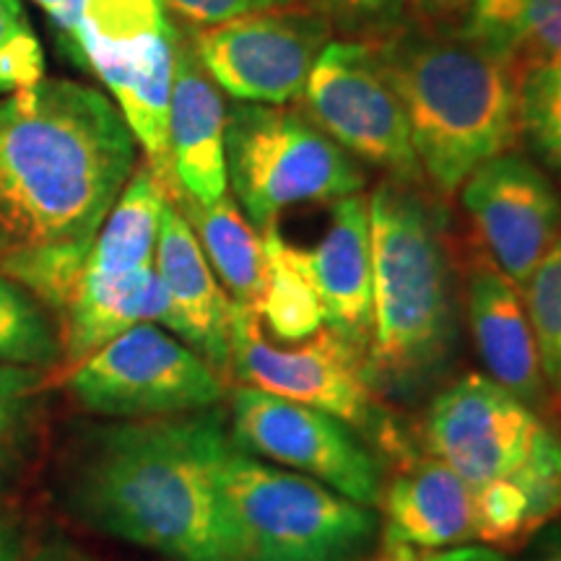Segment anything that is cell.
<instances>
[{"label": "cell", "mask_w": 561, "mask_h": 561, "mask_svg": "<svg viewBox=\"0 0 561 561\" xmlns=\"http://www.w3.org/2000/svg\"><path fill=\"white\" fill-rule=\"evenodd\" d=\"M138 144L100 89L42 79L0 100V276L62 314Z\"/></svg>", "instance_id": "6da1fadb"}, {"label": "cell", "mask_w": 561, "mask_h": 561, "mask_svg": "<svg viewBox=\"0 0 561 561\" xmlns=\"http://www.w3.org/2000/svg\"><path fill=\"white\" fill-rule=\"evenodd\" d=\"M229 447L216 405L89 426L66 460V504L89 528L170 561H240L219 486Z\"/></svg>", "instance_id": "7a4b0ae2"}, {"label": "cell", "mask_w": 561, "mask_h": 561, "mask_svg": "<svg viewBox=\"0 0 561 561\" xmlns=\"http://www.w3.org/2000/svg\"><path fill=\"white\" fill-rule=\"evenodd\" d=\"M371 328L367 375L385 401L434 396L458 351L447 214L421 182L388 178L369 195Z\"/></svg>", "instance_id": "3957f363"}, {"label": "cell", "mask_w": 561, "mask_h": 561, "mask_svg": "<svg viewBox=\"0 0 561 561\" xmlns=\"http://www.w3.org/2000/svg\"><path fill=\"white\" fill-rule=\"evenodd\" d=\"M409 117L421 172L453 195L520 133V79L460 30L413 26L375 45Z\"/></svg>", "instance_id": "277c9868"}, {"label": "cell", "mask_w": 561, "mask_h": 561, "mask_svg": "<svg viewBox=\"0 0 561 561\" xmlns=\"http://www.w3.org/2000/svg\"><path fill=\"white\" fill-rule=\"evenodd\" d=\"M229 375L284 401L307 405L351 426L377 458L403 466L416 458V437L398 421L388 401L371 388L367 346L322 325L312 339L273 346L255 310L234 305L231 314Z\"/></svg>", "instance_id": "5b68a950"}, {"label": "cell", "mask_w": 561, "mask_h": 561, "mask_svg": "<svg viewBox=\"0 0 561 561\" xmlns=\"http://www.w3.org/2000/svg\"><path fill=\"white\" fill-rule=\"evenodd\" d=\"M221 500L240 561H356L380 517L307 476L237 450L219 466Z\"/></svg>", "instance_id": "8992f818"}, {"label": "cell", "mask_w": 561, "mask_h": 561, "mask_svg": "<svg viewBox=\"0 0 561 561\" xmlns=\"http://www.w3.org/2000/svg\"><path fill=\"white\" fill-rule=\"evenodd\" d=\"M227 185L252 227L263 231L286 208L362 193L367 174L305 112L234 102L227 110Z\"/></svg>", "instance_id": "52a82bcc"}, {"label": "cell", "mask_w": 561, "mask_h": 561, "mask_svg": "<svg viewBox=\"0 0 561 561\" xmlns=\"http://www.w3.org/2000/svg\"><path fill=\"white\" fill-rule=\"evenodd\" d=\"M81 409L110 419H153L214 409L227 380L157 322L130 328L70 369Z\"/></svg>", "instance_id": "ba28073f"}, {"label": "cell", "mask_w": 561, "mask_h": 561, "mask_svg": "<svg viewBox=\"0 0 561 561\" xmlns=\"http://www.w3.org/2000/svg\"><path fill=\"white\" fill-rule=\"evenodd\" d=\"M229 426L237 450L307 476L362 507H380L385 462L343 421L237 385Z\"/></svg>", "instance_id": "9c48e42d"}, {"label": "cell", "mask_w": 561, "mask_h": 561, "mask_svg": "<svg viewBox=\"0 0 561 561\" xmlns=\"http://www.w3.org/2000/svg\"><path fill=\"white\" fill-rule=\"evenodd\" d=\"M301 96L307 117L356 161L392 180H424L401 96L371 42H328Z\"/></svg>", "instance_id": "30bf717a"}, {"label": "cell", "mask_w": 561, "mask_h": 561, "mask_svg": "<svg viewBox=\"0 0 561 561\" xmlns=\"http://www.w3.org/2000/svg\"><path fill=\"white\" fill-rule=\"evenodd\" d=\"M333 24L318 5H286L224 21L193 34V47L216 87L231 100L280 104L297 100Z\"/></svg>", "instance_id": "8fae6325"}, {"label": "cell", "mask_w": 561, "mask_h": 561, "mask_svg": "<svg viewBox=\"0 0 561 561\" xmlns=\"http://www.w3.org/2000/svg\"><path fill=\"white\" fill-rule=\"evenodd\" d=\"M541 426V413L491 377L466 375L434 392L416 439L473 491L515 471Z\"/></svg>", "instance_id": "7c38bea8"}, {"label": "cell", "mask_w": 561, "mask_h": 561, "mask_svg": "<svg viewBox=\"0 0 561 561\" xmlns=\"http://www.w3.org/2000/svg\"><path fill=\"white\" fill-rule=\"evenodd\" d=\"M462 206L491 263L523 291L561 229L557 187L520 153L504 151L462 182Z\"/></svg>", "instance_id": "4fadbf2b"}, {"label": "cell", "mask_w": 561, "mask_h": 561, "mask_svg": "<svg viewBox=\"0 0 561 561\" xmlns=\"http://www.w3.org/2000/svg\"><path fill=\"white\" fill-rule=\"evenodd\" d=\"M153 268L167 294L164 325L206 359L221 377L231 362V314L234 301L203 255L191 224L172 203L161 214Z\"/></svg>", "instance_id": "5bb4252c"}, {"label": "cell", "mask_w": 561, "mask_h": 561, "mask_svg": "<svg viewBox=\"0 0 561 561\" xmlns=\"http://www.w3.org/2000/svg\"><path fill=\"white\" fill-rule=\"evenodd\" d=\"M468 325L479 359L491 377L525 405L546 416L549 382L541 369L536 333H533L523 291L491 263L476 257L466 284Z\"/></svg>", "instance_id": "9a60e30c"}, {"label": "cell", "mask_w": 561, "mask_h": 561, "mask_svg": "<svg viewBox=\"0 0 561 561\" xmlns=\"http://www.w3.org/2000/svg\"><path fill=\"white\" fill-rule=\"evenodd\" d=\"M297 268L318 294L325 325L367 346L371 328V229L369 198L362 193L333 201L331 224L318 244H289Z\"/></svg>", "instance_id": "2e32d148"}, {"label": "cell", "mask_w": 561, "mask_h": 561, "mask_svg": "<svg viewBox=\"0 0 561 561\" xmlns=\"http://www.w3.org/2000/svg\"><path fill=\"white\" fill-rule=\"evenodd\" d=\"M382 549L445 551L473 538V491L450 466L416 455L382 489Z\"/></svg>", "instance_id": "e0dca14e"}, {"label": "cell", "mask_w": 561, "mask_h": 561, "mask_svg": "<svg viewBox=\"0 0 561 561\" xmlns=\"http://www.w3.org/2000/svg\"><path fill=\"white\" fill-rule=\"evenodd\" d=\"M227 104L195 53L193 39L178 30L170 146L174 180L182 195L214 203L227 195Z\"/></svg>", "instance_id": "ac0fdd59"}, {"label": "cell", "mask_w": 561, "mask_h": 561, "mask_svg": "<svg viewBox=\"0 0 561 561\" xmlns=\"http://www.w3.org/2000/svg\"><path fill=\"white\" fill-rule=\"evenodd\" d=\"M167 320V294L157 268L110 284L79 280L60 314L62 356L73 364L107 346L112 339L144 322Z\"/></svg>", "instance_id": "d6986e66"}, {"label": "cell", "mask_w": 561, "mask_h": 561, "mask_svg": "<svg viewBox=\"0 0 561 561\" xmlns=\"http://www.w3.org/2000/svg\"><path fill=\"white\" fill-rule=\"evenodd\" d=\"M167 30H172V19L161 0H87L83 60L117 100Z\"/></svg>", "instance_id": "ffe728a7"}, {"label": "cell", "mask_w": 561, "mask_h": 561, "mask_svg": "<svg viewBox=\"0 0 561 561\" xmlns=\"http://www.w3.org/2000/svg\"><path fill=\"white\" fill-rule=\"evenodd\" d=\"M170 195L149 167H138L91 244L79 280L110 284L153 268L157 240Z\"/></svg>", "instance_id": "44dd1931"}, {"label": "cell", "mask_w": 561, "mask_h": 561, "mask_svg": "<svg viewBox=\"0 0 561 561\" xmlns=\"http://www.w3.org/2000/svg\"><path fill=\"white\" fill-rule=\"evenodd\" d=\"M172 206L191 224L203 255L231 301L257 312L268 284V261H265L263 237L240 206L227 195L214 203H198L182 193L172 201Z\"/></svg>", "instance_id": "7402d4cb"}, {"label": "cell", "mask_w": 561, "mask_h": 561, "mask_svg": "<svg viewBox=\"0 0 561 561\" xmlns=\"http://www.w3.org/2000/svg\"><path fill=\"white\" fill-rule=\"evenodd\" d=\"M460 32L525 76L561 62V0H473Z\"/></svg>", "instance_id": "603a6c76"}, {"label": "cell", "mask_w": 561, "mask_h": 561, "mask_svg": "<svg viewBox=\"0 0 561 561\" xmlns=\"http://www.w3.org/2000/svg\"><path fill=\"white\" fill-rule=\"evenodd\" d=\"M174 47H178V26L167 30L151 47L149 58L133 76L130 87L117 96V110L146 153V167L164 185L170 203L180 195L174 180L172 146H170V107L174 87Z\"/></svg>", "instance_id": "cb8c5ba5"}, {"label": "cell", "mask_w": 561, "mask_h": 561, "mask_svg": "<svg viewBox=\"0 0 561 561\" xmlns=\"http://www.w3.org/2000/svg\"><path fill=\"white\" fill-rule=\"evenodd\" d=\"M265 261H268V284L257 305V318L268 333L280 343H301L312 339L325 325L318 294L312 291L310 280L294 263L289 242L284 240L276 224L263 231Z\"/></svg>", "instance_id": "d4e9b609"}, {"label": "cell", "mask_w": 561, "mask_h": 561, "mask_svg": "<svg viewBox=\"0 0 561 561\" xmlns=\"http://www.w3.org/2000/svg\"><path fill=\"white\" fill-rule=\"evenodd\" d=\"M62 359V346L45 305L0 276V362L47 369Z\"/></svg>", "instance_id": "484cf974"}, {"label": "cell", "mask_w": 561, "mask_h": 561, "mask_svg": "<svg viewBox=\"0 0 561 561\" xmlns=\"http://www.w3.org/2000/svg\"><path fill=\"white\" fill-rule=\"evenodd\" d=\"M525 310L536 333L546 382L561 385V229L523 286Z\"/></svg>", "instance_id": "4316f807"}, {"label": "cell", "mask_w": 561, "mask_h": 561, "mask_svg": "<svg viewBox=\"0 0 561 561\" xmlns=\"http://www.w3.org/2000/svg\"><path fill=\"white\" fill-rule=\"evenodd\" d=\"M42 388L45 369L0 362V486L19 468Z\"/></svg>", "instance_id": "83f0119b"}, {"label": "cell", "mask_w": 561, "mask_h": 561, "mask_svg": "<svg viewBox=\"0 0 561 561\" xmlns=\"http://www.w3.org/2000/svg\"><path fill=\"white\" fill-rule=\"evenodd\" d=\"M520 130L561 174V62L533 68L520 79Z\"/></svg>", "instance_id": "f1b7e54d"}, {"label": "cell", "mask_w": 561, "mask_h": 561, "mask_svg": "<svg viewBox=\"0 0 561 561\" xmlns=\"http://www.w3.org/2000/svg\"><path fill=\"white\" fill-rule=\"evenodd\" d=\"M45 76V55L21 0H0V94L30 89Z\"/></svg>", "instance_id": "f546056e"}, {"label": "cell", "mask_w": 561, "mask_h": 561, "mask_svg": "<svg viewBox=\"0 0 561 561\" xmlns=\"http://www.w3.org/2000/svg\"><path fill=\"white\" fill-rule=\"evenodd\" d=\"M409 0H318V9L339 30L385 39L401 30Z\"/></svg>", "instance_id": "4dcf8cb0"}, {"label": "cell", "mask_w": 561, "mask_h": 561, "mask_svg": "<svg viewBox=\"0 0 561 561\" xmlns=\"http://www.w3.org/2000/svg\"><path fill=\"white\" fill-rule=\"evenodd\" d=\"M299 0H161L167 13H174L185 24L208 30V26L224 24V21L250 16L271 9H286L297 5Z\"/></svg>", "instance_id": "1f68e13d"}, {"label": "cell", "mask_w": 561, "mask_h": 561, "mask_svg": "<svg viewBox=\"0 0 561 561\" xmlns=\"http://www.w3.org/2000/svg\"><path fill=\"white\" fill-rule=\"evenodd\" d=\"M473 0H409L411 11L419 21L432 26H442V21H450L460 13H468Z\"/></svg>", "instance_id": "d6a6232c"}, {"label": "cell", "mask_w": 561, "mask_h": 561, "mask_svg": "<svg viewBox=\"0 0 561 561\" xmlns=\"http://www.w3.org/2000/svg\"><path fill=\"white\" fill-rule=\"evenodd\" d=\"M525 561H561V523H549L530 538Z\"/></svg>", "instance_id": "836d02e7"}, {"label": "cell", "mask_w": 561, "mask_h": 561, "mask_svg": "<svg viewBox=\"0 0 561 561\" xmlns=\"http://www.w3.org/2000/svg\"><path fill=\"white\" fill-rule=\"evenodd\" d=\"M424 561H510L500 549L491 546H455V549L432 553Z\"/></svg>", "instance_id": "e575fe53"}, {"label": "cell", "mask_w": 561, "mask_h": 561, "mask_svg": "<svg viewBox=\"0 0 561 561\" xmlns=\"http://www.w3.org/2000/svg\"><path fill=\"white\" fill-rule=\"evenodd\" d=\"M30 561H102V559L91 557L89 551H83L73 543H47L45 549L34 551Z\"/></svg>", "instance_id": "d590c367"}, {"label": "cell", "mask_w": 561, "mask_h": 561, "mask_svg": "<svg viewBox=\"0 0 561 561\" xmlns=\"http://www.w3.org/2000/svg\"><path fill=\"white\" fill-rule=\"evenodd\" d=\"M21 559V536L16 525L0 515V561H19Z\"/></svg>", "instance_id": "8d00e7d4"}, {"label": "cell", "mask_w": 561, "mask_h": 561, "mask_svg": "<svg viewBox=\"0 0 561 561\" xmlns=\"http://www.w3.org/2000/svg\"><path fill=\"white\" fill-rule=\"evenodd\" d=\"M380 561H421L413 549H388Z\"/></svg>", "instance_id": "74e56055"}, {"label": "cell", "mask_w": 561, "mask_h": 561, "mask_svg": "<svg viewBox=\"0 0 561 561\" xmlns=\"http://www.w3.org/2000/svg\"><path fill=\"white\" fill-rule=\"evenodd\" d=\"M546 419L553 421L561 432V398H551L549 396V405H546Z\"/></svg>", "instance_id": "f35d334b"}, {"label": "cell", "mask_w": 561, "mask_h": 561, "mask_svg": "<svg viewBox=\"0 0 561 561\" xmlns=\"http://www.w3.org/2000/svg\"><path fill=\"white\" fill-rule=\"evenodd\" d=\"M32 3H37V5H39V9H47V5H50V3H53V0H32Z\"/></svg>", "instance_id": "ab89813d"}, {"label": "cell", "mask_w": 561, "mask_h": 561, "mask_svg": "<svg viewBox=\"0 0 561 561\" xmlns=\"http://www.w3.org/2000/svg\"><path fill=\"white\" fill-rule=\"evenodd\" d=\"M549 396H551V398H561V385H559V388H551Z\"/></svg>", "instance_id": "60d3db41"}]
</instances>
